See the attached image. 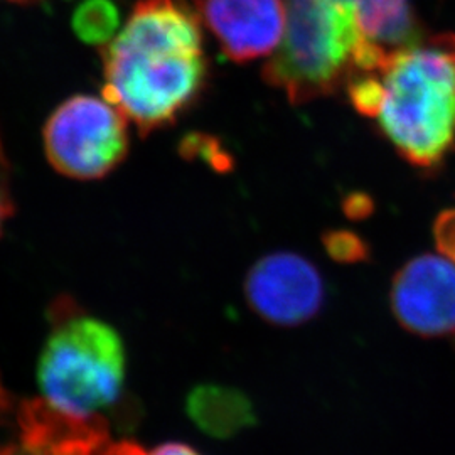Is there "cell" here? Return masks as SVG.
<instances>
[{"instance_id": "1", "label": "cell", "mask_w": 455, "mask_h": 455, "mask_svg": "<svg viewBox=\"0 0 455 455\" xmlns=\"http://www.w3.org/2000/svg\"><path fill=\"white\" fill-rule=\"evenodd\" d=\"M208 75L201 19L184 0H140L103 49V95L140 135L176 124Z\"/></svg>"}, {"instance_id": "2", "label": "cell", "mask_w": 455, "mask_h": 455, "mask_svg": "<svg viewBox=\"0 0 455 455\" xmlns=\"http://www.w3.org/2000/svg\"><path fill=\"white\" fill-rule=\"evenodd\" d=\"M376 73L383 98L374 120L381 133L407 163L439 164L455 142V34L396 49Z\"/></svg>"}, {"instance_id": "3", "label": "cell", "mask_w": 455, "mask_h": 455, "mask_svg": "<svg viewBox=\"0 0 455 455\" xmlns=\"http://www.w3.org/2000/svg\"><path fill=\"white\" fill-rule=\"evenodd\" d=\"M285 33L263 68V80L293 105L334 95L359 73L378 71L390 54L368 43L351 0H285Z\"/></svg>"}, {"instance_id": "4", "label": "cell", "mask_w": 455, "mask_h": 455, "mask_svg": "<svg viewBox=\"0 0 455 455\" xmlns=\"http://www.w3.org/2000/svg\"><path fill=\"white\" fill-rule=\"evenodd\" d=\"M125 374L127 353L114 325L60 299L37 363L43 398L69 413L97 417L120 400Z\"/></svg>"}, {"instance_id": "5", "label": "cell", "mask_w": 455, "mask_h": 455, "mask_svg": "<svg viewBox=\"0 0 455 455\" xmlns=\"http://www.w3.org/2000/svg\"><path fill=\"white\" fill-rule=\"evenodd\" d=\"M129 125L107 98L76 95L63 101L44 127L49 164L69 180L108 176L129 154Z\"/></svg>"}, {"instance_id": "6", "label": "cell", "mask_w": 455, "mask_h": 455, "mask_svg": "<svg viewBox=\"0 0 455 455\" xmlns=\"http://www.w3.org/2000/svg\"><path fill=\"white\" fill-rule=\"evenodd\" d=\"M244 297L268 324L297 327L314 319L324 306L325 287L319 268L292 253L275 251L257 261L244 278Z\"/></svg>"}, {"instance_id": "7", "label": "cell", "mask_w": 455, "mask_h": 455, "mask_svg": "<svg viewBox=\"0 0 455 455\" xmlns=\"http://www.w3.org/2000/svg\"><path fill=\"white\" fill-rule=\"evenodd\" d=\"M391 310L410 332L422 338L455 334V263L422 255L405 263L393 278Z\"/></svg>"}, {"instance_id": "8", "label": "cell", "mask_w": 455, "mask_h": 455, "mask_svg": "<svg viewBox=\"0 0 455 455\" xmlns=\"http://www.w3.org/2000/svg\"><path fill=\"white\" fill-rule=\"evenodd\" d=\"M195 9L235 63L272 56L285 33V0H195Z\"/></svg>"}, {"instance_id": "9", "label": "cell", "mask_w": 455, "mask_h": 455, "mask_svg": "<svg viewBox=\"0 0 455 455\" xmlns=\"http://www.w3.org/2000/svg\"><path fill=\"white\" fill-rule=\"evenodd\" d=\"M20 445L36 455H101L112 443L103 415L82 417L44 398L19 408Z\"/></svg>"}, {"instance_id": "10", "label": "cell", "mask_w": 455, "mask_h": 455, "mask_svg": "<svg viewBox=\"0 0 455 455\" xmlns=\"http://www.w3.org/2000/svg\"><path fill=\"white\" fill-rule=\"evenodd\" d=\"M186 411L196 427L214 439L235 437L257 422L250 398L223 385H199L186 398Z\"/></svg>"}, {"instance_id": "11", "label": "cell", "mask_w": 455, "mask_h": 455, "mask_svg": "<svg viewBox=\"0 0 455 455\" xmlns=\"http://www.w3.org/2000/svg\"><path fill=\"white\" fill-rule=\"evenodd\" d=\"M368 43L385 52L422 39L411 0H351Z\"/></svg>"}, {"instance_id": "12", "label": "cell", "mask_w": 455, "mask_h": 455, "mask_svg": "<svg viewBox=\"0 0 455 455\" xmlns=\"http://www.w3.org/2000/svg\"><path fill=\"white\" fill-rule=\"evenodd\" d=\"M75 31L88 44L107 46L118 33V11L114 2H84L75 14Z\"/></svg>"}, {"instance_id": "13", "label": "cell", "mask_w": 455, "mask_h": 455, "mask_svg": "<svg viewBox=\"0 0 455 455\" xmlns=\"http://www.w3.org/2000/svg\"><path fill=\"white\" fill-rule=\"evenodd\" d=\"M325 251L332 260L341 263H356V261L366 260L370 257L368 244L359 238L353 231L344 229H334L325 233L324 238Z\"/></svg>"}, {"instance_id": "14", "label": "cell", "mask_w": 455, "mask_h": 455, "mask_svg": "<svg viewBox=\"0 0 455 455\" xmlns=\"http://www.w3.org/2000/svg\"><path fill=\"white\" fill-rule=\"evenodd\" d=\"M182 152L189 154L193 152L197 157H203L210 165L216 167L218 171H227L229 167V157L221 150V147L218 146L214 140H210L208 137H199V135H193L188 137L184 140L182 146Z\"/></svg>"}, {"instance_id": "15", "label": "cell", "mask_w": 455, "mask_h": 455, "mask_svg": "<svg viewBox=\"0 0 455 455\" xmlns=\"http://www.w3.org/2000/svg\"><path fill=\"white\" fill-rule=\"evenodd\" d=\"M434 233L442 255L455 263V210H447L440 214Z\"/></svg>"}, {"instance_id": "16", "label": "cell", "mask_w": 455, "mask_h": 455, "mask_svg": "<svg viewBox=\"0 0 455 455\" xmlns=\"http://www.w3.org/2000/svg\"><path fill=\"white\" fill-rule=\"evenodd\" d=\"M14 212V201H12V189H11V169L4 154V147L0 142V233L7 220Z\"/></svg>"}, {"instance_id": "17", "label": "cell", "mask_w": 455, "mask_h": 455, "mask_svg": "<svg viewBox=\"0 0 455 455\" xmlns=\"http://www.w3.org/2000/svg\"><path fill=\"white\" fill-rule=\"evenodd\" d=\"M101 455H154L152 451L148 452L140 443L132 442V440H120V442H112L105 452Z\"/></svg>"}, {"instance_id": "18", "label": "cell", "mask_w": 455, "mask_h": 455, "mask_svg": "<svg viewBox=\"0 0 455 455\" xmlns=\"http://www.w3.org/2000/svg\"><path fill=\"white\" fill-rule=\"evenodd\" d=\"M154 455H203L201 452H197L195 447H191L189 443H184V442H165L157 445L154 451Z\"/></svg>"}, {"instance_id": "19", "label": "cell", "mask_w": 455, "mask_h": 455, "mask_svg": "<svg viewBox=\"0 0 455 455\" xmlns=\"http://www.w3.org/2000/svg\"><path fill=\"white\" fill-rule=\"evenodd\" d=\"M346 212H353V216H363V214H368L371 212V201L364 196H353L347 199L346 203Z\"/></svg>"}, {"instance_id": "20", "label": "cell", "mask_w": 455, "mask_h": 455, "mask_svg": "<svg viewBox=\"0 0 455 455\" xmlns=\"http://www.w3.org/2000/svg\"><path fill=\"white\" fill-rule=\"evenodd\" d=\"M9 408H11L9 396H7V393H5V390L2 388V383H0V422H2L4 413H5V411H9Z\"/></svg>"}, {"instance_id": "21", "label": "cell", "mask_w": 455, "mask_h": 455, "mask_svg": "<svg viewBox=\"0 0 455 455\" xmlns=\"http://www.w3.org/2000/svg\"><path fill=\"white\" fill-rule=\"evenodd\" d=\"M0 455H36L33 452H29L28 449H24L22 445L20 447H7V449H0Z\"/></svg>"}, {"instance_id": "22", "label": "cell", "mask_w": 455, "mask_h": 455, "mask_svg": "<svg viewBox=\"0 0 455 455\" xmlns=\"http://www.w3.org/2000/svg\"><path fill=\"white\" fill-rule=\"evenodd\" d=\"M0 2H14V4H31L36 0H0Z\"/></svg>"}]
</instances>
